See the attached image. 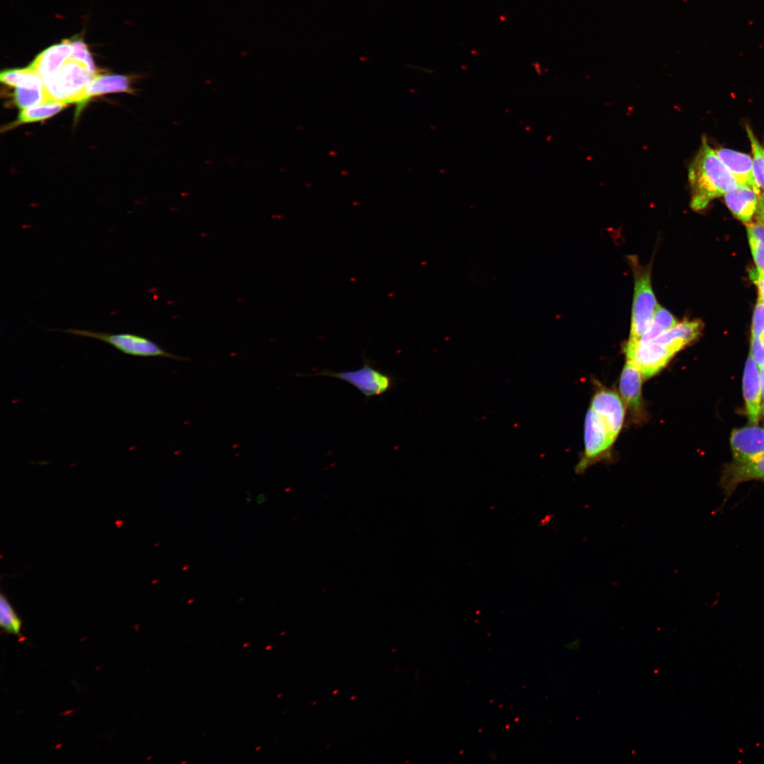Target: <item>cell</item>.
Returning a JSON list of instances; mask_svg holds the SVG:
<instances>
[{
  "instance_id": "24",
  "label": "cell",
  "mask_w": 764,
  "mask_h": 764,
  "mask_svg": "<svg viewBox=\"0 0 764 764\" xmlns=\"http://www.w3.org/2000/svg\"><path fill=\"white\" fill-rule=\"evenodd\" d=\"M70 42L72 46L71 58L84 64L92 75H98L92 56L83 40L79 37H74L70 40Z\"/></svg>"
},
{
  "instance_id": "23",
  "label": "cell",
  "mask_w": 764,
  "mask_h": 764,
  "mask_svg": "<svg viewBox=\"0 0 764 764\" xmlns=\"http://www.w3.org/2000/svg\"><path fill=\"white\" fill-rule=\"evenodd\" d=\"M0 624L6 633L21 635L22 621L3 594L0 597Z\"/></svg>"
},
{
  "instance_id": "11",
  "label": "cell",
  "mask_w": 764,
  "mask_h": 764,
  "mask_svg": "<svg viewBox=\"0 0 764 764\" xmlns=\"http://www.w3.org/2000/svg\"><path fill=\"white\" fill-rule=\"evenodd\" d=\"M750 480L764 482V456L752 463L733 462L725 465L720 485L726 499L732 494L741 483Z\"/></svg>"
},
{
  "instance_id": "16",
  "label": "cell",
  "mask_w": 764,
  "mask_h": 764,
  "mask_svg": "<svg viewBox=\"0 0 764 764\" xmlns=\"http://www.w3.org/2000/svg\"><path fill=\"white\" fill-rule=\"evenodd\" d=\"M702 328V323L699 320H683L654 340L677 353L696 340L701 334Z\"/></svg>"
},
{
  "instance_id": "4",
  "label": "cell",
  "mask_w": 764,
  "mask_h": 764,
  "mask_svg": "<svg viewBox=\"0 0 764 764\" xmlns=\"http://www.w3.org/2000/svg\"><path fill=\"white\" fill-rule=\"evenodd\" d=\"M60 331L72 335L102 341L112 346L120 352L133 357H161L175 360H187L186 358L167 352L151 339L134 333H110L78 328H67Z\"/></svg>"
},
{
  "instance_id": "28",
  "label": "cell",
  "mask_w": 764,
  "mask_h": 764,
  "mask_svg": "<svg viewBox=\"0 0 764 764\" xmlns=\"http://www.w3.org/2000/svg\"><path fill=\"white\" fill-rule=\"evenodd\" d=\"M756 214L759 220H764V193L760 195Z\"/></svg>"
},
{
  "instance_id": "29",
  "label": "cell",
  "mask_w": 764,
  "mask_h": 764,
  "mask_svg": "<svg viewBox=\"0 0 764 764\" xmlns=\"http://www.w3.org/2000/svg\"><path fill=\"white\" fill-rule=\"evenodd\" d=\"M759 369H760V386H761V391H762V400H763V404H764V366H763L762 368H760Z\"/></svg>"
},
{
  "instance_id": "7",
  "label": "cell",
  "mask_w": 764,
  "mask_h": 764,
  "mask_svg": "<svg viewBox=\"0 0 764 764\" xmlns=\"http://www.w3.org/2000/svg\"><path fill=\"white\" fill-rule=\"evenodd\" d=\"M615 439L604 419L590 407L584 423V454L577 466V471L583 472L595 460L600 458Z\"/></svg>"
},
{
  "instance_id": "10",
  "label": "cell",
  "mask_w": 764,
  "mask_h": 764,
  "mask_svg": "<svg viewBox=\"0 0 764 764\" xmlns=\"http://www.w3.org/2000/svg\"><path fill=\"white\" fill-rule=\"evenodd\" d=\"M13 99L16 105L21 109L45 103L43 80L40 75L30 66L21 69Z\"/></svg>"
},
{
  "instance_id": "22",
  "label": "cell",
  "mask_w": 764,
  "mask_h": 764,
  "mask_svg": "<svg viewBox=\"0 0 764 764\" xmlns=\"http://www.w3.org/2000/svg\"><path fill=\"white\" fill-rule=\"evenodd\" d=\"M746 129L753 152V170L756 183L764 190V146L759 142L751 128L746 125Z\"/></svg>"
},
{
  "instance_id": "15",
  "label": "cell",
  "mask_w": 764,
  "mask_h": 764,
  "mask_svg": "<svg viewBox=\"0 0 764 764\" xmlns=\"http://www.w3.org/2000/svg\"><path fill=\"white\" fill-rule=\"evenodd\" d=\"M760 195L750 187L738 185L724 195L731 213L740 221L748 223L756 212Z\"/></svg>"
},
{
  "instance_id": "13",
  "label": "cell",
  "mask_w": 764,
  "mask_h": 764,
  "mask_svg": "<svg viewBox=\"0 0 764 764\" xmlns=\"http://www.w3.org/2000/svg\"><path fill=\"white\" fill-rule=\"evenodd\" d=\"M715 152L739 185L750 187L760 194V189L753 174V159L749 155L725 148L717 149Z\"/></svg>"
},
{
  "instance_id": "5",
  "label": "cell",
  "mask_w": 764,
  "mask_h": 764,
  "mask_svg": "<svg viewBox=\"0 0 764 764\" xmlns=\"http://www.w3.org/2000/svg\"><path fill=\"white\" fill-rule=\"evenodd\" d=\"M363 366L357 370L333 371L323 369L303 376H321L345 381L356 388L365 398V401L383 395L395 386V378L376 366L375 362L364 357Z\"/></svg>"
},
{
  "instance_id": "21",
  "label": "cell",
  "mask_w": 764,
  "mask_h": 764,
  "mask_svg": "<svg viewBox=\"0 0 764 764\" xmlns=\"http://www.w3.org/2000/svg\"><path fill=\"white\" fill-rule=\"evenodd\" d=\"M676 324V318L668 310L658 305L651 326L639 341L647 342L654 340Z\"/></svg>"
},
{
  "instance_id": "26",
  "label": "cell",
  "mask_w": 764,
  "mask_h": 764,
  "mask_svg": "<svg viewBox=\"0 0 764 764\" xmlns=\"http://www.w3.org/2000/svg\"><path fill=\"white\" fill-rule=\"evenodd\" d=\"M750 355L759 369L764 366V342L759 338L752 337Z\"/></svg>"
},
{
  "instance_id": "18",
  "label": "cell",
  "mask_w": 764,
  "mask_h": 764,
  "mask_svg": "<svg viewBox=\"0 0 764 764\" xmlns=\"http://www.w3.org/2000/svg\"><path fill=\"white\" fill-rule=\"evenodd\" d=\"M131 93L129 79L119 74H98L92 79L85 91L87 100L91 97L108 93Z\"/></svg>"
},
{
  "instance_id": "2",
  "label": "cell",
  "mask_w": 764,
  "mask_h": 764,
  "mask_svg": "<svg viewBox=\"0 0 764 764\" xmlns=\"http://www.w3.org/2000/svg\"><path fill=\"white\" fill-rule=\"evenodd\" d=\"M93 76L84 64L70 57L56 76L43 81L45 103L84 105L87 101L85 91Z\"/></svg>"
},
{
  "instance_id": "12",
  "label": "cell",
  "mask_w": 764,
  "mask_h": 764,
  "mask_svg": "<svg viewBox=\"0 0 764 764\" xmlns=\"http://www.w3.org/2000/svg\"><path fill=\"white\" fill-rule=\"evenodd\" d=\"M743 394L748 421L757 424L762 410L760 369L750 354L743 370Z\"/></svg>"
},
{
  "instance_id": "1",
  "label": "cell",
  "mask_w": 764,
  "mask_h": 764,
  "mask_svg": "<svg viewBox=\"0 0 764 764\" xmlns=\"http://www.w3.org/2000/svg\"><path fill=\"white\" fill-rule=\"evenodd\" d=\"M688 181L690 206L695 210L704 209L712 199L739 185L705 137H702L701 146L689 165Z\"/></svg>"
},
{
  "instance_id": "31",
  "label": "cell",
  "mask_w": 764,
  "mask_h": 764,
  "mask_svg": "<svg viewBox=\"0 0 764 764\" xmlns=\"http://www.w3.org/2000/svg\"><path fill=\"white\" fill-rule=\"evenodd\" d=\"M761 411H763V414H764V404H763V405H762V410H761Z\"/></svg>"
},
{
  "instance_id": "25",
  "label": "cell",
  "mask_w": 764,
  "mask_h": 764,
  "mask_svg": "<svg viewBox=\"0 0 764 764\" xmlns=\"http://www.w3.org/2000/svg\"><path fill=\"white\" fill-rule=\"evenodd\" d=\"M751 330L752 337L764 342V304L759 298L754 308Z\"/></svg>"
},
{
  "instance_id": "8",
  "label": "cell",
  "mask_w": 764,
  "mask_h": 764,
  "mask_svg": "<svg viewBox=\"0 0 764 764\" xmlns=\"http://www.w3.org/2000/svg\"><path fill=\"white\" fill-rule=\"evenodd\" d=\"M730 444L734 462H754L764 456V428L751 424L734 429Z\"/></svg>"
},
{
  "instance_id": "20",
  "label": "cell",
  "mask_w": 764,
  "mask_h": 764,
  "mask_svg": "<svg viewBox=\"0 0 764 764\" xmlns=\"http://www.w3.org/2000/svg\"><path fill=\"white\" fill-rule=\"evenodd\" d=\"M747 235L756 266V271L764 270V223L761 221L747 225Z\"/></svg>"
},
{
  "instance_id": "3",
  "label": "cell",
  "mask_w": 764,
  "mask_h": 764,
  "mask_svg": "<svg viewBox=\"0 0 764 764\" xmlns=\"http://www.w3.org/2000/svg\"><path fill=\"white\" fill-rule=\"evenodd\" d=\"M635 287L630 342H637L651 326L657 303L652 288L649 267L642 266L635 256L630 257Z\"/></svg>"
},
{
  "instance_id": "9",
  "label": "cell",
  "mask_w": 764,
  "mask_h": 764,
  "mask_svg": "<svg viewBox=\"0 0 764 764\" xmlns=\"http://www.w3.org/2000/svg\"><path fill=\"white\" fill-rule=\"evenodd\" d=\"M591 408L604 419L616 438L622 428L625 416L623 403L618 395L610 390H600L594 395Z\"/></svg>"
},
{
  "instance_id": "17",
  "label": "cell",
  "mask_w": 764,
  "mask_h": 764,
  "mask_svg": "<svg viewBox=\"0 0 764 764\" xmlns=\"http://www.w3.org/2000/svg\"><path fill=\"white\" fill-rule=\"evenodd\" d=\"M642 374L638 368L627 360L620 378V391L629 409L638 413L642 407Z\"/></svg>"
},
{
  "instance_id": "19",
  "label": "cell",
  "mask_w": 764,
  "mask_h": 764,
  "mask_svg": "<svg viewBox=\"0 0 764 764\" xmlns=\"http://www.w3.org/2000/svg\"><path fill=\"white\" fill-rule=\"evenodd\" d=\"M67 106L62 102H47L41 105L22 109L16 124L33 122L43 120L56 115Z\"/></svg>"
},
{
  "instance_id": "30",
  "label": "cell",
  "mask_w": 764,
  "mask_h": 764,
  "mask_svg": "<svg viewBox=\"0 0 764 764\" xmlns=\"http://www.w3.org/2000/svg\"><path fill=\"white\" fill-rule=\"evenodd\" d=\"M579 640L577 639L576 641L572 642L570 644H567L566 647L567 648L574 649H577L579 647Z\"/></svg>"
},
{
  "instance_id": "14",
  "label": "cell",
  "mask_w": 764,
  "mask_h": 764,
  "mask_svg": "<svg viewBox=\"0 0 764 764\" xmlns=\"http://www.w3.org/2000/svg\"><path fill=\"white\" fill-rule=\"evenodd\" d=\"M72 54L70 40H64L59 44L49 47L40 52L30 64L42 77L43 81L56 76Z\"/></svg>"
},
{
  "instance_id": "27",
  "label": "cell",
  "mask_w": 764,
  "mask_h": 764,
  "mask_svg": "<svg viewBox=\"0 0 764 764\" xmlns=\"http://www.w3.org/2000/svg\"><path fill=\"white\" fill-rule=\"evenodd\" d=\"M752 277L758 286L759 299L764 304V270L753 272Z\"/></svg>"
},
{
  "instance_id": "6",
  "label": "cell",
  "mask_w": 764,
  "mask_h": 764,
  "mask_svg": "<svg viewBox=\"0 0 764 764\" xmlns=\"http://www.w3.org/2000/svg\"><path fill=\"white\" fill-rule=\"evenodd\" d=\"M625 352L627 360L638 368L643 379H647L659 372L676 354L668 346L656 340L627 342Z\"/></svg>"
},
{
  "instance_id": "32",
  "label": "cell",
  "mask_w": 764,
  "mask_h": 764,
  "mask_svg": "<svg viewBox=\"0 0 764 764\" xmlns=\"http://www.w3.org/2000/svg\"><path fill=\"white\" fill-rule=\"evenodd\" d=\"M762 221L763 223H764V220H763V221Z\"/></svg>"
}]
</instances>
